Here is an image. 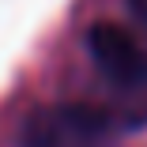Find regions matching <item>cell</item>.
<instances>
[{"instance_id":"3957f363","label":"cell","mask_w":147,"mask_h":147,"mask_svg":"<svg viewBox=\"0 0 147 147\" xmlns=\"http://www.w3.org/2000/svg\"><path fill=\"white\" fill-rule=\"evenodd\" d=\"M128 8H132V15L140 19V26L147 30V0H128Z\"/></svg>"},{"instance_id":"6da1fadb","label":"cell","mask_w":147,"mask_h":147,"mask_svg":"<svg viewBox=\"0 0 147 147\" xmlns=\"http://www.w3.org/2000/svg\"><path fill=\"white\" fill-rule=\"evenodd\" d=\"M113 121L91 106H45L26 117L23 147H113Z\"/></svg>"},{"instance_id":"7a4b0ae2","label":"cell","mask_w":147,"mask_h":147,"mask_svg":"<svg viewBox=\"0 0 147 147\" xmlns=\"http://www.w3.org/2000/svg\"><path fill=\"white\" fill-rule=\"evenodd\" d=\"M87 49H91L94 64L102 76L121 87V91H147V49L113 23H98L87 34Z\"/></svg>"}]
</instances>
